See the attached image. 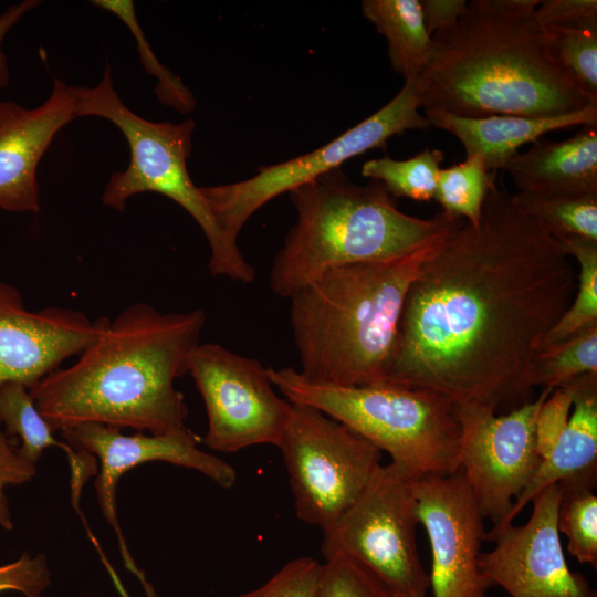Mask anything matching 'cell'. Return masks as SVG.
<instances>
[{"label": "cell", "instance_id": "1", "mask_svg": "<svg viewBox=\"0 0 597 597\" xmlns=\"http://www.w3.org/2000/svg\"><path fill=\"white\" fill-rule=\"evenodd\" d=\"M576 287L559 242L494 185L480 223L463 221L411 283L385 384L495 413L531 401L533 362Z\"/></svg>", "mask_w": 597, "mask_h": 597}, {"label": "cell", "instance_id": "2", "mask_svg": "<svg viewBox=\"0 0 597 597\" xmlns=\"http://www.w3.org/2000/svg\"><path fill=\"white\" fill-rule=\"evenodd\" d=\"M206 313L124 308L66 368L30 389L52 431L97 422L167 434L186 428L188 408L175 381L189 371Z\"/></svg>", "mask_w": 597, "mask_h": 597}, {"label": "cell", "instance_id": "3", "mask_svg": "<svg viewBox=\"0 0 597 597\" xmlns=\"http://www.w3.org/2000/svg\"><path fill=\"white\" fill-rule=\"evenodd\" d=\"M540 0H472L450 28L434 33L415 81L419 108L479 118L574 113L597 102L555 61Z\"/></svg>", "mask_w": 597, "mask_h": 597}, {"label": "cell", "instance_id": "4", "mask_svg": "<svg viewBox=\"0 0 597 597\" xmlns=\"http://www.w3.org/2000/svg\"><path fill=\"white\" fill-rule=\"evenodd\" d=\"M444 239L400 256L327 269L296 290L289 298L300 374L337 386L385 384L407 292Z\"/></svg>", "mask_w": 597, "mask_h": 597}, {"label": "cell", "instance_id": "5", "mask_svg": "<svg viewBox=\"0 0 597 597\" xmlns=\"http://www.w3.org/2000/svg\"><path fill=\"white\" fill-rule=\"evenodd\" d=\"M296 221L277 252L270 289L289 298L327 269L413 252L448 237L464 220L400 211L378 181L359 186L341 168L289 191Z\"/></svg>", "mask_w": 597, "mask_h": 597}, {"label": "cell", "instance_id": "6", "mask_svg": "<svg viewBox=\"0 0 597 597\" xmlns=\"http://www.w3.org/2000/svg\"><path fill=\"white\" fill-rule=\"evenodd\" d=\"M292 404L314 407L390 455L410 479L460 470L454 405L431 391L389 384L337 386L308 380L294 367L268 368Z\"/></svg>", "mask_w": 597, "mask_h": 597}, {"label": "cell", "instance_id": "7", "mask_svg": "<svg viewBox=\"0 0 597 597\" xmlns=\"http://www.w3.org/2000/svg\"><path fill=\"white\" fill-rule=\"evenodd\" d=\"M72 92L77 117L98 116L109 121L123 133L129 146L128 166L111 176L102 202L123 211L134 195L155 192L168 197L184 208L205 233L210 248V273L252 283L254 268L238 244L224 237L199 187L189 176L187 158L191 153L195 122H151L135 114L114 90L108 65L97 85L72 86Z\"/></svg>", "mask_w": 597, "mask_h": 597}, {"label": "cell", "instance_id": "8", "mask_svg": "<svg viewBox=\"0 0 597 597\" xmlns=\"http://www.w3.org/2000/svg\"><path fill=\"white\" fill-rule=\"evenodd\" d=\"M418 524L413 480L391 462L380 464L355 503L323 531L322 554L355 559L402 597H428Z\"/></svg>", "mask_w": 597, "mask_h": 597}, {"label": "cell", "instance_id": "9", "mask_svg": "<svg viewBox=\"0 0 597 597\" xmlns=\"http://www.w3.org/2000/svg\"><path fill=\"white\" fill-rule=\"evenodd\" d=\"M296 517L322 532L358 499L383 452L323 411L291 402L279 447Z\"/></svg>", "mask_w": 597, "mask_h": 597}, {"label": "cell", "instance_id": "10", "mask_svg": "<svg viewBox=\"0 0 597 597\" xmlns=\"http://www.w3.org/2000/svg\"><path fill=\"white\" fill-rule=\"evenodd\" d=\"M415 81H406L380 109L329 143L298 157L262 166L251 178L232 184L199 187L224 237L234 244L249 218L276 196L339 168L367 150L385 148L389 138L430 124L419 113Z\"/></svg>", "mask_w": 597, "mask_h": 597}, {"label": "cell", "instance_id": "11", "mask_svg": "<svg viewBox=\"0 0 597 597\" xmlns=\"http://www.w3.org/2000/svg\"><path fill=\"white\" fill-rule=\"evenodd\" d=\"M188 373L206 407L208 448L230 453L256 444L279 447L291 402L277 396L259 360L217 343H200Z\"/></svg>", "mask_w": 597, "mask_h": 597}, {"label": "cell", "instance_id": "12", "mask_svg": "<svg viewBox=\"0 0 597 597\" xmlns=\"http://www.w3.org/2000/svg\"><path fill=\"white\" fill-rule=\"evenodd\" d=\"M554 389L542 388L528 402L504 413L480 406H454L460 425V470L476 505L493 527L505 523L514 501L532 479L538 410Z\"/></svg>", "mask_w": 597, "mask_h": 597}, {"label": "cell", "instance_id": "13", "mask_svg": "<svg viewBox=\"0 0 597 597\" xmlns=\"http://www.w3.org/2000/svg\"><path fill=\"white\" fill-rule=\"evenodd\" d=\"M562 495L551 484L531 502L533 511L523 525L491 528L485 541L495 546L480 555V568L491 586L511 597H590L595 590L580 574L569 569L557 526Z\"/></svg>", "mask_w": 597, "mask_h": 597}, {"label": "cell", "instance_id": "14", "mask_svg": "<svg viewBox=\"0 0 597 597\" xmlns=\"http://www.w3.org/2000/svg\"><path fill=\"white\" fill-rule=\"evenodd\" d=\"M413 491L431 549L433 597H490L480 568L484 517L462 471L413 480Z\"/></svg>", "mask_w": 597, "mask_h": 597}, {"label": "cell", "instance_id": "15", "mask_svg": "<svg viewBox=\"0 0 597 597\" xmlns=\"http://www.w3.org/2000/svg\"><path fill=\"white\" fill-rule=\"evenodd\" d=\"M63 438L77 451L100 460L95 490L102 513L115 531L125 565L138 574L116 515V488L124 473L149 461H164L196 470L219 486L229 489L237 481L231 464L198 448L199 438L184 428L167 434H123L119 429L97 422H86L62 431Z\"/></svg>", "mask_w": 597, "mask_h": 597}, {"label": "cell", "instance_id": "16", "mask_svg": "<svg viewBox=\"0 0 597 597\" xmlns=\"http://www.w3.org/2000/svg\"><path fill=\"white\" fill-rule=\"evenodd\" d=\"M109 322L66 307L30 311L18 289L0 281V387L19 383L30 390L66 358L80 355Z\"/></svg>", "mask_w": 597, "mask_h": 597}, {"label": "cell", "instance_id": "17", "mask_svg": "<svg viewBox=\"0 0 597 597\" xmlns=\"http://www.w3.org/2000/svg\"><path fill=\"white\" fill-rule=\"evenodd\" d=\"M77 118L72 86L54 80L49 98L35 108L0 101V208L38 212L39 163L54 136Z\"/></svg>", "mask_w": 597, "mask_h": 597}, {"label": "cell", "instance_id": "18", "mask_svg": "<svg viewBox=\"0 0 597 597\" xmlns=\"http://www.w3.org/2000/svg\"><path fill=\"white\" fill-rule=\"evenodd\" d=\"M425 116L430 125L454 135L462 143L467 157L481 155L486 169L496 172L522 145L533 143L548 132L597 124V102L574 113L544 118L516 115L469 118L440 111H425Z\"/></svg>", "mask_w": 597, "mask_h": 597}, {"label": "cell", "instance_id": "19", "mask_svg": "<svg viewBox=\"0 0 597 597\" xmlns=\"http://www.w3.org/2000/svg\"><path fill=\"white\" fill-rule=\"evenodd\" d=\"M503 169L519 192L597 193V124L559 142L538 138Z\"/></svg>", "mask_w": 597, "mask_h": 597}, {"label": "cell", "instance_id": "20", "mask_svg": "<svg viewBox=\"0 0 597 597\" xmlns=\"http://www.w3.org/2000/svg\"><path fill=\"white\" fill-rule=\"evenodd\" d=\"M563 386L570 391L574 410L551 453L541 460L528 484L514 501L503 525L513 523L515 516L548 485L579 476H596L597 373L580 375Z\"/></svg>", "mask_w": 597, "mask_h": 597}, {"label": "cell", "instance_id": "21", "mask_svg": "<svg viewBox=\"0 0 597 597\" xmlns=\"http://www.w3.org/2000/svg\"><path fill=\"white\" fill-rule=\"evenodd\" d=\"M7 436L18 437L21 446L19 454L35 463L44 449L60 447L66 454L71 468L72 504H80L84 484L97 473L94 455L73 449L67 442H60L38 410L30 390L19 383H6L0 387V426Z\"/></svg>", "mask_w": 597, "mask_h": 597}, {"label": "cell", "instance_id": "22", "mask_svg": "<svg viewBox=\"0 0 597 597\" xmlns=\"http://www.w3.org/2000/svg\"><path fill=\"white\" fill-rule=\"evenodd\" d=\"M362 12L388 44L391 67L405 82L417 80L431 52L419 0H363Z\"/></svg>", "mask_w": 597, "mask_h": 597}, {"label": "cell", "instance_id": "23", "mask_svg": "<svg viewBox=\"0 0 597 597\" xmlns=\"http://www.w3.org/2000/svg\"><path fill=\"white\" fill-rule=\"evenodd\" d=\"M512 199L555 239L580 237L597 241V193L517 191Z\"/></svg>", "mask_w": 597, "mask_h": 597}, {"label": "cell", "instance_id": "24", "mask_svg": "<svg viewBox=\"0 0 597 597\" xmlns=\"http://www.w3.org/2000/svg\"><path fill=\"white\" fill-rule=\"evenodd\" d=\"M495 177L496 172L486 169L481 155H472L464 161L441 168L433 199L446 217L478 226Z\"/></svg>", "mask_w": 597, "mask_h": 597}, {"label": "cell", "instance_id": "25", "mask_svg": "<svg viewBox=\"0 0 597 597\" xmlns=\"http://www.w3.org/2000/svg\"><path fill=\"white\" fill-rule=\"evenodd\" d=\"M562 495L557 514L559 533L567 551L579 563L597 567L596 476H579L559 482Z\"/></svg>", "mask_w": 597, "mask_h": 597}, {"label": "cell", "instance_id": "26", "mask_svg": "<svg viewBox=\"0 0 597 597\" xmlns=\"http://www.w3.org/2000/svg\"><path fill=\"white\" fill-rule=\"evenodd\" d=\"M556 240L578 263L577 287L569 306L545 335L540 349L597 323V241L580 237Z\"/></svg>", "mask_w": 597, "mask_h": 597}, {"label": "cell", "instance_id": "27", "mask_svg": "<svg viewBox=\"0 0 597 597\" xmlns=\"http://www.w3.org/2000/svg\"><path fill=\"white\" fill-rule=\"evenodd\" d=\"M588 373H597V323L540 349L530 384L533 388L556 389Z\"/></svg>", "mask_w": 597, "mask_h": 597}, {"label": "cell", "instance_id": "28", "mask_svg": "<svg viewBox=\"0 0 597 597\" xmlns=\"http://www.w3.org/2000/svg\"><path fill=\"white\" fill-rule=\"evenodd\" d=\"M443 159L444 153L436 148H427L405 160L385 156L365 161L362 176L381 182L394 198L430 201Z\"/></svg>", "mask_w": 597, "mask_h": 597}, {"label": "cell", "instance_id": "29", "mask_svg": "<svg viewBox=\"0 0 597 597\" xmlns=\"http://www.w3.org/2000/svg\"><path fill=\"white\" fill-rule=\"evenodd\" d=\"M91 3L116 15L132 32L145 70L157 78L158 84L155 92L159 101L178 112H191L196 104L191 92L179 77L169 72L157 60L137 21L134 2L130 0H94Z\"/></svg>", "mask_w": 597, "mask_h": 597}, {"label": "cell", "instance_id": "30", "mask_svg": "<svg viewBox=\"0 0 597 597\" xmlns=\"http://www.w3.org/2000/svg\"><path fill=\"white\" fill-rule=\"evenodd\" d=\"M545 29L557 64L580 91L597 100V29Z\"/></svg>", "mask_w": 597, "mask_h": 597}, {"label": "cell", "instance_id": "31", "mask_svg": "<svg viewBox=\"0 0 597 597\" xmlns=\"http://www.w3.org/2000/svg\"><path fill=\"white\" fill-rule=\"evenodd\" d=\"M318 597H402L355 559L335 555L322 564Z\"/></svg>", "mask_w": 597, "mask_h": 597}, {"label": "cell", "instance_id": "32", "mask_svg": "<svg viewBox=\"0 0 597 597\" xmlns=\"http://www.w3.org/2000/svg\"><path fill=\"white\" fill-rule=\"evenodd\" d=\"M321 568L313 557H296L260 587L235 597H318Z\"/></svg>", "mask_w": 597, "mask_h": 597}, {"label": "cell", "instance_id": "33", "mask_svg": "<svg viewBox=\"0 0 597 597\" xmlns=\"http://www.w3.org/2000/svg\"><path fill=\"white\" fill-rule=\"evenodd\" d=\"M573 399L566 387L554 389L542 404L535 423L536 451L541 460L545 459L565 430Z\"/></svg>", "mask_w": 597, "mask_h": 597}, {"label": "cell", "instance_id": "34", "mask_svg": "<svg viewBox=\"0 0 597 597\" xmlns=\"http://www.w3.org/2000/svg\"><path fill=\"white\" fill-rule=\"evenodd\" d=\"M50 573L43 555L24 553L18 559L0 565V593L18 591L27 597H43Z\"/></svg>", "mask_w": 597, "mask_h": 597}, {"label": "cell", "instance_id": "35", "mask_svg": "<svg viewBox=\"0 0 597 597\" xmlns=\"http://www.w3.org/2000/svg\"><path fill=\"white\" fill-rule=\"evenodd\" d=\"M535 17L545 28L597 29L596 0H544Z\"/></svg>", "mask_w": 597, "mask_h": 597}, {"label": "cell", "instance_id": "36", "mask_svg": "<svg viewBox=\"0 0 597 597\" xmlns=\"http://www.w3.org/2000/svg\"><path fill=\"white\" fill-rule=\"evenodd\" d=\"M36 473V464L22 458L18 449L0 430V525L4 530H12L13 522L9 509V501L4 494L8 485H19L31 480Z\"/></svg>", "mask_w": 597, "mask_h": 597}, {"label": "cell", "instance_id": "37", "mask_svg": "<svg viewBox=\"0 0 597 597\" xmlns=\"http://www.w3.org/2000/svg\"><path fill=\"white\" fill-rule=\"evenodd\" d=\"M422 19L428 33L452 27L467 9L465 0H419Z\"/></svg>", "mask_w": 597, "mask_h": 597}, {"label": "cell", "instance_id": "38", "mask_svg": "<svg viewBox=\"0 0 597 597\" xmlns=\"http://www.w3.org/2000/svg\"><path fill=\"white\" fill-rule=\"evenodd\" d=\"M39 4V0H24L9 6L0 13V88L6 87L10 78L7 56L2 51V41L11 28L15 25L25 13Z\"/></svg>", "mask_w": 597, "mask_h": 597}, {"label": "cell", "instance_id": "39", "mask_svg": "<svg viewBox=\"0 0 597 597\" xmlns=\"http://www.w3.org/2000/svg\"><path fill=\"white\" fill-rule=\"evenodd\" d=\"M590 597H597V593L595 591Z\"/></svg>", "mask_w": 597, "mask_h": 597}]
</instances>
